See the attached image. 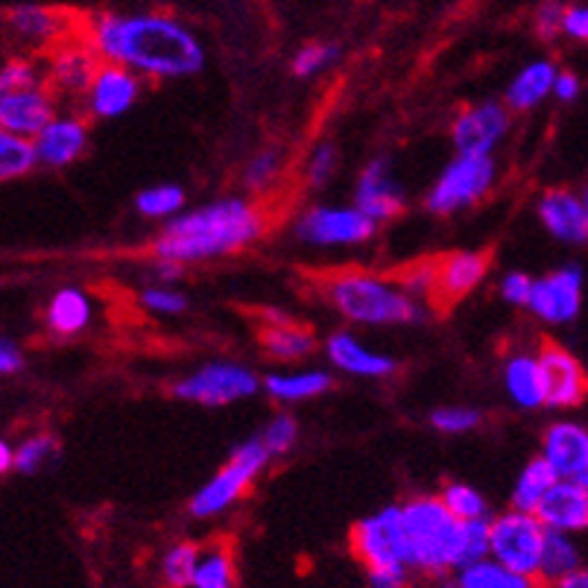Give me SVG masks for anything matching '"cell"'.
Returning a JSON list of instances; mask_svg holds the SVG:
<instances>
[{"label": "cell", "mask_w": 588, "mask_h": 588, "mask_svg": "<svg viewBox=\"0 0 588 588\" xmlns=\"http://www.w3.org/2000/svg\"><path fill=\"white\" fill-rule=\"evenodd\" d=\"M88 45L106 62L156 79L194 76L206 62L199 38L168 15H100Z\"/></svg>", "instance_id": "obj_1"}, {"label": "cell", "mask_w": 588, "mask_h": 588, "mask_svg": "<svg viewBox=\"0 0 588 588\" xmlns=\"http://www.w3.org/2000/svg\"><path fill=\"white\" fill-rule=\"evenodd\" d=\"M267 232V215L249 199H220L203 208L170 217L152 241L159 261L194 264L241 253Z\"/></svg>", "instance_id": "obj_2"}, {"label": "cell", "mask_w": 588, "mask_h": 588, "mask_svg": "<svg viewBox=\"0 0 588 588\" xmlns=\"http://www.w3.org/2000/svg\"><path fill=\"white\" fill-rule=\"evenodd\" d=\"M407 568L449 574L463 565L466 524L454 518L439 498H413L399 506Z\"/></svg>", "instance_id": "obj_3"}, {"label": "cell", "mask_w": 588, "mask_h": 588, "mask_svg": "<svg viewBox=\"0 0 588 588\" xmlns=\"http://www.w3.org/2000/svg\"><path fill=\"white\" fill-rule=\"evenodd\" d=\"M326 296L340 317L360 326H413L425 319V310L392 279L369 272H334L326 279Z\"/></svg>", "instance_id": "obj_4"}, {"label": "cell", "mask_w": 588, "mask_h": 588, "mask_svg": "<svg viewBox=\"0 0 588 588\" xmlns=\"http://www.w3.org/2000/svg\"><path fill=\"white\" fill-rule=\"evenodd\" d=\"M267 463H270V454L264 451L261 439H249V442L237 445L229 463L191 498V515L194 518H215V515L225 513L253 486V480L261 475Z\"/></svg>", "instance_id": "obj_5"}, {"label": "cell", "mask_w": 588, "mask_h": 588, "mask_svg": "<svg viewBox=\"0 0 588 588\" xmlns=\"http://www.w3.org/2000/svg\"><path fill=\"white\" fill-rule=\"evenodd\" d=\"M542 544L544 527L532 513L510 510L489 522V560L522 577L536 579L542 562Z\"/></svg>", "instance_id": "obj_6"}, {"label": "cell", "mask_w": 588, "mask_h": 588, "mask_svg": "<svg viewBox=\"0 0 588 588\" xmlns=\"http://www.w3.org/2000/svg\"><path fill=\"white\" fill-rule=\"evenodd\" d=\"M495 185V161L492 156H457L449 168L439 173L428 191L425 206L433 215H457L475 206Z\"/></svg>", "instance_id": "obj_7"}, {"label": "cell", "mask_w": 588, "mask_h": 588, "mask_svg": "<svg viewBox=\"0 0 588 588\" xmlns=\"http://www.w3.org/2000/svg\"><path fill=\"white\" fill-rule=\"evenodd\" d=\"M352 548L369 571H411L399 506H387L381 513L357 522L352 530Z\"/></svg>", "instance_id": "obj_8"}, {"label": "cell", "mask_w": 588, "mask_h": 588, "mask_svg": "<svg viewBox=\"0 0 588 588\" xmlns=\"http://www.w3.org/2000/svg\"><path fill=\"white\" fill-rule=\"evenodd\" d=\"M261 387L258 375L241 364H206L199 372L187 375L173 387L179 399L206 407H223V404L249 399Z\"/></svg>", "instance_id": "obj_9"}, {"label": "cell", "mask_w": 588, "mask_h": 588, "mask_svg": "<svg viewBox=\"0 0 588 588\" xmlns=\"http://www.w3.org/2000/svg\"><path fill=\"white\" fill-rule=\"evenodd\" d=\"M378 225L357 208L314 206L296 220V237L310 246H357L372 241Z\"/></svg>", "instance_id": "obj_10"}, {"label": "cell", "mask_w": 588, "mask_h": 588, "mask_svg": "<svg viewBox=\"0 0 588 588\" xmlns=\"http://www.w3.org/2000/svg\"><path fill=\"white\" fill-rule=\"evenodd\" d=\"M524 308H530L542 322L565 326L574 322L583 310V270L579 267H562V270L536 279L530 287V299Z\"/></svg>", "instance_id": "obj_11"}, {"label": "cell", "mask_w": 588, "mask_h": 588, "mask_svg": "<svg viewBox=\"0 0 588 588\" xmlns=\"http://www.w3.org/2000/svg\"><path fill=\"white\" fill-rule=\"evenodd\" d=\"M539 366H542L544 381V404L553 411H574L586 402V369L568 348L556 343H544L539 348Z\"/></svg>", "instance_id": "obj_12"}, {"label": "cell", "mask_w": 588, "mask_h": 588, "mask_svg": "<svg viewBox=\"0 0 588 588\" xmlns=\"http://www.w3.org/2000/svg\"><path fill=\"white\" fill-rule=\"evenodd\" d=\"M510 130V109L501 103L468 106L451 126V140L460 156H492Z\"/></svg>", "instance_id": "obj_13"}, {"label": "cell", "mask_w": 588, "mask_h": 588, "mask_svg": "<svg viewBox=\"0 0 588 588\" xmlns=\"http://www.w3.org/2000/svg\"><path fill=\"white\" fill-rule=\"evenodd\" d=\"M100 65H103V62H100V57L94 53V47L88 45V41L68 38V41H62V45H57L50 50L45 83L53 94L83 97Z\"/></svg>", "instance_id": "obj_14"}, {"label": "cell", "mask_w": 588, "mask_h": 588, "mask_svg": "<svg viewBox=\"0 0 588 588\" xmlns=\"http://www.w3.org/2000/svg\"><path fill=\"white\" fill-rule=\"evenodd\" d=\"M542 460L560 480L588 486V430L579 421H553L544 430Z\"/></svg>", "instance_id": "obj_15"}, {"label": "cell", "mask_w": 588, "mask_h": 588, "mask_svg": "<svg viewBox=\"0 0 588 588\" xmlns=\"http://www.w3.org/2000/svg\"><path fill=\"white\" fill-rule=\"evenodd\" d=\"M53 118H57V103L47 83L0 94V130L33 140Z\"/></svg>", "instance_id": "obj_16"}, {"label": "cell", "mask_w": 588, "mask_h": 588, "mask_svg": "<svg viewBox=\"0 0 588 588\" xmlns=\"http://www.w3.org/2000/svg\"><path fill=\"white\" fill-rule=\"evenodd\" d=\"M489 253H451L433 258V296L439 305H457L486 279Z\"/></svg>", "instance_id": "obj_17"}, {"label": "cell", "mask_w": 588, "mask_h": 588, "mask_svg": "<svg viewBox=\"0 0 588 588\" xmlns=\"http://www.w3.org/2000/svg\"><path fill=\"white\" fill-rule=\"evenodd\" d=\"M355 208L375 225L395 220L404 211V194L387 159H372L360 173L355 191Z\"/></svg>", "instance_id": "obj_18"}, {"label": "cell", "mask_w": 588, "mask_h": 588, "mask_svg": "<svg viewBox=\"0 0 588 588\" xmlns=\"http://www.w3.org/2000/svg\"><path fill=\"white\" fill-rule=\"evenodd\" d=\"M140 94V76L126 71L121 65H112V62H103L97 68L91 85H88V112L94 118H121L135 106Z\"/></svg>", "instance_id": "obj_19"}, {"label": "cell", "mask_w": 588, "mask_h": 588, "mask_svg": "<svg viewBox=\"0 0 588 588\" xmlns=\"http://www.w3.org/2000/svg\"><path fill=\"white\" fill-rule=\"evenodd\" d=\"M532 515L542 522L544 530L556 532H583L588 527V486L571 483V480H556L544 492L539 506Z\"/></svg>", "instance_id": "obj_20"}, {"label": "cell", "mask_w": 588, "mask_h": 588, "mask_svg": "<svg viewBox=\"0 0 588 588\" xmlns=\"http://www.w3.org/2000/svg\"><path fill=\"white\" fill-rule=\"evenodd\" d=\"M88 147V126L79 118L57 114L45 130L33 138L36 161L45 168H68L74 164Z\"/></svg>", "instance_id": "obj_21"}, {"label": "cell", "mask_w": 588, "mask_h": 588, "mask_svg": "<svg viewBox=\"0 0 588 588\" xmlns=\"http://www.w3.org/2000/svg\"><path fill=\"white\" fill-rule=\"evenodd\" d=\"M539 217L548 232L562 243L583 246L588 237V206L586 199L568 187H553L539 199Z\"/></svg>", "instance_id": "obj_22"}, {"label": "cell", "mask_w": 588, "mask_h": 588, "mask_svg": "<svg viewBox=\"0 0 588 588\" xmlns=\"http://www.w3.org/2000/svg\"><path fill=\"white\" fill-rule=\"evenodd\" d=\"M328 360L340 369V372L357 375V378H387L399 369V364L390 355H378L372 348H366L355 334L348 331H336L328 336L326 343Z\"/></svg>", "instance_id": "obj_23"}, {"label": "cell", "mask_w": 588, "mask_h": 588, "mask_svg": "<svg viewBox=\"0 0 588 588\" xmlns=\"http://www.w3.org/2000/svg\"><path fill=\"white\" fill-rule=\"evenodd\" d=\"M264 352L281 364H290V360H305V357L314 352L317 340L310 334L308 328L293 322L284 314H275V310H267V319H264L261 331Z\"/></svg>", "instance_id": "obj_24"}, {"label": "cell", "mask_w": 588, "mask_h": 588, "mask_svg": "<svg viewBox=\"0 0 588 588\" xmlns=\"http://www.w3.org/2000/svg\"><path fill=\"white\" fill-rule=\"evenodd\" d=\"M504 383L506 395L513 399V404L524 407V411H536L544 404V381H542V366L536 355H513L506 360L504 369Z\"/></svg>", "instance_id": "obj_25"}, {"label": "cell", "mask_w": 588, "mask_h": 588, "mask_svg": "<svg viewBox=\"0 0 588 588\" xmlns=\"http://www.w3.org/2000/svg\"><path fill=\"white\" fill-rule=\"evenodd\" d=\"M10 24L27 45L53 50L57 45L68 41L65 15L57 10H47V7H19V10H12Z\"/></svg>", "instance_id": "obj_26"}, {"label": "cell", "mask_w": 588, "mask_h": 588, "mask_svg": "<svg viewBox=\"0 0 588 588\" xmlns=\"http://www.w3.org/2000/svg\"><path fill=\"white\" fill-rule=\"evenodd\" d=\"M553 76H556V68L548 59H536L527 68H522L506 88V109H513V112L536 109L551 94Z\"/></svg>", "instance_id": "obj_27"}, {"label": "cell", "mask_w": 588, "mask_h": 588, "mask_svg": "<svg viewBox=\"0 0 588 588\" xmlns=\"http://www.w3.org/2000/svg\"><path fill=\"white\" fill-rule=\"evenodd\" d=\"M94 319V305L88 293L79 287L59 290L47 305V328L59 336H74L88 328Z\"/></svg>", "instance_id": "obj_28"}, {"label": "cell", "mask_w": 588, "mask_h": 588, "mask_svg": "<svg viewBox=\"0 0 588 588\" xmlns=\"http://www.w3.org/2000/svg\"><path fill=\"white\" fill-rule=\"evenodd\" d=\"M331 375L322 369H310V372H272L267 378V392H270L275 402L296 404V402H310L319 399L331 390Z\"/></svg>", "instance_id": "obj_29"}, {"label": "cell", "mask_w": 588, "mask_h": 588, "mask_svg": "<svg viewBox=\"0 0 588 588\" xmlns=\"http://www.w3.org/2000/svg\"><path fill=\"white\" fill-rule=\"evenodd\" d=\"M577 568H583V553H579V544L574 542V536H571V532L544 530L542 562H539L536 579L542 577L548 579V583H553V579L565 577V574Z\"/></svg>", "instance_id": "obj_30"}, {"label": "cell", "mask_w": 588, "mask_h": 588, "mask_svg": "<svg viewBox=\"0 0 588 588\" xmlns=\"http://www.w3.org/2000/svg\"><path fill=\"white\" fill-rule=\"evenodd\" d=\"M454 586L457 588H536L530 577H522L515 571L498 565L495 560H477L468 562L463 568H457V577H454Z\"/></svg>", "instance_id": "obj_31"}, {"label": "cell", "mask_w": 588, "mask_h": 588, "mask_svg": "<svg viewBox=\"0 0 588 588\" xmlns=\"http://www.w3.org/2000/svg\"><path fill=\"white\" fill-rule=\"evenodd\" d=\"M556 480H560V477L553 475V468L548 466L542 457L530 460L513 486V498H510L513 510H518V513H532L544 498V492H548Z\"/></svg>", "instance_id": "obj_32"}, {"label": "cell", "mask_w": 588, "mask_h": 588, "mask_svg": "<svg viewBox=\"0 0 588 588\" xmlns=\"http://www.w3.org/2000/svg\"><path fill=\"white\" fill-rule=\"evenodd\" d=\"M36 150L33 140L21 138L15 132L0 130V182L24 179L36 168Z\"/></svg>", "instance_id": "obj_33"}, {"label": "cell", "mask_w": 588, "mask_h": 588, "mask_svg": "<svg viewBox=\"0 0 588 588\" xmlns=\"http://www.w3.org/2000/svg\"><path fill=\"white\" fill-rule=\"evenodd\" d=\"M191 588H234V565L232 556L220 548L215 551H199Z\"/></svg>", "instance_id": "obj_34"}, {"label": "cell", "mask_w": 588, "mask_h": 588, "mask_svg": "<svg viewBox=\"0 0 588 588\" xmlns=\"http://www.w3.org/2000/svg\"><path fill=\"white\" fill-rule=\"evenodd\" d=\"M135 206L144 217L150 220H170L185 208V191L179 185H152L147 191H140Z\"/></svg>", "instance_id": "obj_35"}, {"label": "cell", "mask_w": 588, "mask_h": 588, "mask_svg": "<svg viewBox=\"0 0 588 588\" xmlns=\"http://www.w3.org/2000/svg\"><path fill=\"white\" fill-rule=\"evenodd\" d=\"M196 560H199V548L191 542L173 544L164 560H161V577L170 588H191Z\"/></svg>", "instance_id": "obj_36"}, {"label": "cell", "mask_w": 588, "mask_h": 588, "mask_svg": "<svg viewBox=\"0 0 588 588\" xmlns=\"http://www.w3.org/2000/svg\"><path fill=\"white\" fill-rule=\"evenodd\" d=\"M439 501L445 504L454 518L460 522H475V518H486V498L477 492L475 486L466 483H449L442 489Z\"/></svg>", "instance_id": "obj_37"}, {"label": "cell", "mask_w": 588, "mask_h": 588, "mask_svg": "<svg viewBox=\"0 0 588 588\" xmlns=\"http://www.w3.org/2000/svg\"><path fill=\"white\" fill-rule=\"evenodd\" d=\"M53 454H59V442L47 433H38V437H29L21 442L19 449L12 451V468H19L24 475H33L38 468L53 460Z\"/></svg>", "instance_id": "obj_38"}, {"label": "cell", "mask_w": 588, "mask_h": 588, "mask_svg": "<svg viewBox=\"0 0 588 588\" xmlns=\"http://www.w3.org/2000/svg\"><path fill=\"white\" fill-rule=\"evenodd\" d=\"M296 437H299V425H296V419L287 416V413H281V416H275V419L264 428V433L258 439H261L264 451H267L272 460L281 457V454H287V451L293 449Z\"/></svg>", "instance_id": "obj_39"}, {"label": "cell", "mask_w": 588, "mask_h": 588, "mask_svg": "<svg viewBox=\"0 0 588 588\" xmlns=\"http://www.w3.org/2000/svg\"><path fill=\"white\" fill-rule=\"evenodd\" d=\"M340 57V47L334 45H308L302 47L296 59H293V74L296 76H317L322 74L328 65H334V59Z\"/></svg>", "instance_id": "obj_40"}, {"label": "cell", "mask_w": 588, "mask_h": 588, "mask_svg": "<svg viewBox=\"0 0 588 588\" xmlns=\"http://www.w3.org/2000/svg\"><path fill=\"white\" fill-rule=\"evenodd\" d=\"M140 305L150 314H159V317H176L187 308V299L185 293H179L168 284H156V287H147L140 293Z\"/></svg>", "instance_id": "obj_41"}, {"label": "cell", "mask_w": 588, "mask_h": 588, "mask_svg": "<svg viewBox=\"0 0 588 588\" xmlns=\"http://www.w3.org/2000/svg\"><path fill=\"white\" fill-rule=\"evenodd\" d=\"M395 284L411 296V299H430L433 296V261H419L395 275Z\"/></svg>", "instance_id": "obj_42"}, {"label": "cell", "mask_w": 588, "mask_h": 588, "mask_svg": "<svg viewBox=\"0 0 588 588\" xmlns=\"http://www.w3.org/2000/svg\"><path fill=\"white\" fill-rule=\"evenodd\" d=\"M281 176V156L275 150L258 152L246 168V185L253 191H270Z\"/></svg>", "instance_id": "obj_43"}, {"label": "cell", "mask_w": 588, "mask_h": 588, "mask_svg": "<svg viewBox=\"0 0 588 588\" xmlns=\"http://www.w3.org/2000/svg\"><path fill=\"white\" fill-rule=\"evenodd\" d=\"M480 411H471V407H439L433 416H430V425L439 430V433H466V430L477 428L480 425Z\"/></svg>", "instance_id": "obj_44"}, {"label": "cell", "mask_w": 588, "mask_h": 588, "mask_svg": "<svg viewBox=\"0 0 588 588\" xmlns=\"http://www.w3.org/2000/svg\"><path fill=\"white\" fill-rule=\"evenodd\" d=\"M38 83H45V76L27 59H12L7 65H0V94L19 91V88H29Z\"/></svg>", "instance_id": "obj_45"}, {"label": "cell", "mask_w": 588, "mask_h": 588, "mask_svg": "<svg viewBox=\"0 0 588 588\" xmlns=\"http://www.w3.org/2000/svg\"><path fill=\"white\" fill-rule=\"evenodd\" d=\"M466 524V539H463V565L489 556V518H475ZM460 565V568H463Z\"/></svg>", "instance_id": "obj_46"}, {"label": "cell", "mask_w": 588, "mask_h": 588, "mask_svg": "<svg viewBox=\"0 0 588 588\" xmlns=\"http://www.w3.org/2000/svg\"><path fill=\"white\" fill-rule=\"evenodd\" d=\"M336 170V147L334 144H319L308 159V182L314 187H322Z\"/></svg>", "instance_id": "obj_47"}, {"label": "cell", "mask_w": 588, "mask_h": 588, "mask_svg": "<svg viewBox=\"0 0 588 588\" xmlns=\"http://www.w3.org/2000/svg\"><path fill=\"white\" fill-rule=\"evenodd\" d=\"M530 287H532L530 275L518 270L506 272L504 281H501V293H504V299L510 302V305H518V308H524L527 299H530Z\"/></svg>", "instance_id": "obj_48"}, {"label": "cell", "mask_w": 588, "mask_h": 588, "mask_svg": "<svg viewBox=\"0 0 588 588\" xmlns=\"http://www.w3.org/2000/svg\"><path fill=\"white\" fill-rule=\"evenodd\" d=\"M562 12H565V3L562 0H544L539 12H536V29L542 38H553L560 33Z\"/></svg>", "instance_id": "obj_49"}, {"label": "cell", "mask_w": 588, "mask_h": 588, "mask_svg": "<svg viewBox=\"0 0 588 588\" xmlns=\"http://www.w3.org/2000/svg\"><path fill=\"white\" fill-rule=\"evenodd\" d=\"M560 33H565V36H571V38H577V41H586V36H588L586 7H565V12H562Z\"/></svg>", "instance_id": "obj_50"}, {"label": "cell", "mask_w": 588, "mask_h": 588, "mask_svg": "<svg viewBox=\"0 0 588 588\" xmlns=\"http://www.w3.org/2000/svg\"><path fill=\"white\" fill-rule=\"evenodd\" d=\"M551 94L556 97V100H562V103H571V100H577L579 76L571 74V71H556V76H553Z\"/></svg>", "instance_id": "obj_51"}, {"label": "cell", "mask_w": 588, "mask_h": 588, "mask_svg": "<svg viewBox=\"0 0 588 588\" xmlns=\"http://www.w3.org/2000/svg\"><path fill=\"white\" fill-rule=\"evenodd\" d=\"M21 369H24V355L19 352V346L7 336H0V375H15Z\"/></svg>", "instance_id": "obj_52"}, {"label": "cell", "mask_w": 588, "mask_h": 588, "mask_svg": "<svg viewBox=\"0 0 588 588\" xmlns=\"http://www.w3.org/2000/svg\"><path fill=\"white\" fill-rule=\"evenodd\" d=\"M369 586L372 588H404L407 586V571H369Z\"/></svg>", "instance_id": "obj_53"}, {"label": "cell", "mask_w": 588, "mask_h": 588, "mask_svg": "<svg viewBox=\"0 0 588 588\" xmlns=\"http://www.w3.org/2000/svg\"><path fill=\"white\" fill-rule=\"evenodd\" d=\"M553 588H588V574L583 568L571 571L565 577L553 579Z\"/></svg>", "instance_id": "obj_54"}, {"label": "cell", "mask_w": 588, "mask_h": 588, "mask_svg": "<svg viewBox=\"0 0 588 588\" xmlns=\"http://www.w3.org/2000/svg\"><path fill=\"white\" fill-rule=\"evenodd\" d=\"M12 468V449H10V442H3L0 439V475H7Z\"/></svg>", "instance_id": "obj_55"}, {"label": "cell", "mask_w": 588, "mask_h": 588, "mask_svg": "<svg viewBox=\"0 0 588 588\" xmlns=\"http://www.w3.org/2000/svg\"><path fill=\"white\" fill-rule=\"evenodd\" d=\"M439 588H457V586H454V577L442 579V583H439Z\"/></svg>", "instance_id": "obj_56"}]
</instances>
